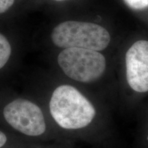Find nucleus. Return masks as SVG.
<instances>
[{"label": "nucleus", "mask_w": 148, "mask_h": 148, "mask_svg": "<svg viewBox=\"0 0 148 148\" xmlns=\"http://www.w3.org/2000/svg\"><path fill=\"white\" fill-rule=\"evenodd\" d=\"M49 110L55 121L64 129L87 126L95 115L92 103L70 85H62L56 88L49 102Z\"/></svg>", "instance_id": "obj_1"}, {"label": "nucleus", "mask_w": 148, "mask_h": 148, "mask_svg": "<svg viewBox=\"0 0 148 148\" xmlns=\"http://www.w3.org/2000/svg\"><path fill=\"white\" fill-rule=\"evenodd\" d=\"M51 40L59 47L83 48L98 51L108 47L110 36L104 27L97 24L68 21L54 27Z\"/></svg>", "instance_id": "obj_2"}, {"label": "nucleus", "mask_w": 148, "mask_h": 148, "mask_svg": "<svg viewBox=\"0 0 148 148\" xmlns=\"http://www.w3.org/2000/svg\"><path fill=\"white\" fill-rule=\"evenodd\" d=\"M58 62L64 73L74 80L93 82L106 69V59L101 53L83 48H66L58 55Z\"/></svg>", "instance_id": "obj_3"}, {"label": "nucleus", "mask_w": 148, "mask_h": 148, "mask_svg": "<svg viewBox=\"0 0 148 148\" xmlns=\"http://www.w3.org/2000/svg\"><path fill=\"white\" fill-rule=\"evenodd\" d=\"M3 116L11 126L24 134L36 136L45 131V121L40 108L26 99H17L7 104Z\"/></svg>", "instance_id": "obj_4"}, {"label": "nucleus", "mask_w": 148, "mask_h": 148, "mask_svg": "<svg viewBox=\"0 0 148 148\" xmlns=\"http://www.w3.org/2000/svg\"><path fill=\"white\" fill-rule=\"evenodd\" d=\"M126 77L129 86L135 91H148V41L134 42L125 55Z\"/></svg>", "instance_id": "obj_5"}, {"label": "nucleus", "mask_w": 148, "mask_h": 148, "mask_svg": "<svg viewBox=\"0 0 148 148\" xmlns=\"http://www.w3.org/2000/svg\"><path fill=\"white\" fill-rule=\"evenodd\" d=\"M11 53V47L7 38L0 34V69L8 62Z\"/></svg>", "instance_id": "obj_6"}, {"label": "nucleus", "mask_w": 148, "mask_h": 148, "mask_svg": "<svg viewBox=\"0 0 148 148\" xmlns=\"http://www.w3.org/2000/svg\"><path fill=\"white\" fill-rule=\"evenodd\" d=\"M130 8L134 10H142L148 7V0H124Z\"/></svg>", "instance_id": "obj_7"}, {"label": "nucleus", "mask_w": 148, "mask_h": 148, "mask_svg": "<svg viewBox=\"0 0 148 148\" xmlns=\"http://www.w3.org/2000/svg\"><path fill=\"white\" fill-rule=\"evenodd\" d=\"M14 2V0H0V14L6 12Z\"/></svg>", "instance_id": "obj_8"}, {"label": "nucleus", "mask_w": 148, "mask_h": 148, "mask_svg": "<svg viewBox=\"0 0 148 148\" xmlns=\"http://www.w3.org/2000/svg\"><path fill=\"white\" fill-rule=\"evenodd\" d=\"M6 136H5L4 133H3L1 131H0V147H1L2 146L5 145V143H6Z\"/></svg>", "instance_id": "obj_9"}, {"label": "nucleus", "mask_w": 148, "mask_h": 148, "mask_svg": "<svg viewBox=\"0 0 148 148\" xmlns=\"http://www.w3.org/2000/svg\"><path fill=\"white\" fill-rule=\"evenodd\" d=\"M56 1H63V0H56Z\"/></svg>", "instance_id": "obj_10"}, {"label": "nucleus", "mask_w": 148, "mask_h": 148, "mask_svg": "<svg viewBox=\"0 0 148 148\" xmlns=\"http://www.w3.org/2000/svg\"><path fill=\"white\" fill-rule=\"evenodd\" d=\"M147 139H148V137H147Z\"/></svg>", "instance_id": "obj_11"}]
</instances>
